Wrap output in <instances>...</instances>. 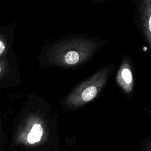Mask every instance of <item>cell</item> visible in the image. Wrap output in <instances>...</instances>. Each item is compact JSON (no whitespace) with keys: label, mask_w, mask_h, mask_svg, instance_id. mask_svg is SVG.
<instances>
[{"label":"cell","mask_w":151,"mask_h":151,"mask_svg":"<svg viewBox=\"0 0 151 151\" xmlns=\"http://www.w3.org/2000/svg\"><path fill=\"white\" fill-rule=\"evenodd\" d=\"M149 150L150 151H151V140L149 141Z\"/></svg>","instance_id":"cell-8"},{"label":"cell","mask_w":151,"mask_h":151,"mask_svg":"<svg viewBox=\"0 0 151 151\" xmlns=\"http://www.w3.org/2000/svg\"><path fill=\"white\" fill-rule=\"evenodd\" d=\"M96 1H105V0H94Z\"/></svg>","instance_id":"cell-9"},{"label":"cell","mask_w":151,"mask_h":151,"mask_svg":"<svg viewBox=\"0 0 151 151\" xmlns=\"http://www.w3.org/2000/svg\"><path fill=\"white\" fill-rule=\"evenodd\" d=\"M137 12L143 35L151 48V0H139Z\"/></svg>","instance_id":"cell-4"},{"label":"cell","mask_w":151,"mask_h":151,"mask_svg":"<svg viewBox=\"0 0 151 151\" xmlns=\"http://www.w3.org/2000/svg\"><path fill=\"white\" fill-rule=\"evenodd\" d=\"M113 70V64L106 65L79 84L67 96V107L76 109L92 101L106 84Z\"/></svg>","instance_id":"cell-2"},{"label":"cell","mask_w":151,"mask_h":151,"mask_svg":"<svg viewBox=\"0 0 151 151\" xmlns=\"http://www.w3.org/2000/svg\"><path fill=\"white\" fill-rule=\"evenodd\" d=\"M45 134L42 121L37 116L27 120L17 135V140L25 145H34L40 142Z\"/></svg>","instance_id":"cell-3"},{"label":"cell","mask_w":151,"mask_h":151,"mask_svg":"<svg viewBox=\"0 0 151 151\" xmlns=\"http://www.w3.org/2000/svg\"><path fill=\"white\" fill-rule=\"evenodd\" d=\"M6 50V44L4 38L0 35V56L3 55Z\"/></svg>","instance_id":"cell-6"},{"label":"cell","mask_w":151,"mask_h":151,"mask_svg":"<svg viewBox=\"0 0 151 151\" xmlns=\"http://www.w3.org/2000/svg\"><path fill=\"white\" fill-rule=\"evenodd\" d=\"M116 81L123 91L130 94L134 86V78L130 63L127 59L123 61L117 71Z\"/></svg>","instance_id":"cell-5"},{"label":"cell","mask_w":151,"mask_h":151,"mask_svg":"<svg viewBox=\"0 0 151 151\" xmlns=\"http://www.w3.org/2000/svg\"><path fill=\"white\" fill-rule=\"evenodd\" d=\"M104 42L86 35H76L60 41L52 49L51 62L57 65L71 68L90 59Z\"/></svg>","instance_id":"cell-1"},{"label":"cell","mask_w":151,"mask_h":151,"mask_svg":"<svg viewBox=\"0 0 151 151\" xmlns=\"http://www.w3.org/2000/svg\"><path fill=\"white\" fill-rule=\"evenodd\" d=\"M5 64L1 61H0V77L4 73L5 70Z\"/></svg>","instance_id":"cell-7"}]
</instances>
